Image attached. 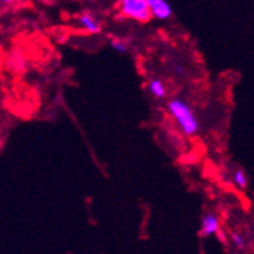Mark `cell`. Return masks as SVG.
<instances>
[{
	"label": "cell",
	"mask_w": 254,
	"mask_h": 254,
	"mask_svg": "<svg viewBox=\"0 0 254 254\" xmlns=\"http://www.w3.org/2000/svg\"><path fill=\"white\" fill-rule=\"evenodd\" d=\"M167 111L177 121L183 134L192 136L200 130V122H198L196 114L190 104L183 99H171L167 103Z\"/></svg>",
	"instance_id": "cell-1"
},
{
	"label": "cell",
	"mask_w": 254,
	"mask_h": 254,
	"mask_svg": "<svg viewBox=\"0 0 254 254\" xmlns=\"http://www.w3.org/2000/svg\"><path fill=\"white\" fill-rule=\"evenodd\" d=\"M121 14L126 18L148 22L151 20V12L147 0H122L120 5Z\"/></svg>",
	"instance_id": "cell-2"
},
{
	"label": "cell",
	"mask_w": 254,
	"mask_h": 254,
	"mask_svg": "<svg viewBox=\"0 0 254 254\" xmlns=\"http://www.w3.org/2000/svg\"><path fill=\"white\" fill-rule=\"evenodd\" d=\"M151 16L157 20H169L173 16V8L166 0H147Z\"/></svg>",
	"instance_id": "cell-3"
},
{
	"label": "cell",
	"mask_w": 254,
	"mask_h": 254,
	"mask_svg": "<svg viewBox=\"0 0 254 254\" xmlns=\"http://www.w3.org/2000/svg\"><path fill=\"white\" fill-rule=\"evenodd\" d=\"M77 26L80 29H83L90 34H99L101 31V24L100 21L97 20L96 17L92 16L88 12L79 14L77 17Z\"/></svg>",
	"instance_id": "cell-4"
},
{
	"label": "cell",
	"mask_w": 254,
	"mask_h": 254,
	"mask_svg": "<svg viewBox=\"0 0 254 254\" xmlns=\"http://www.w3.org/2000/svg\"><path fill=\"white\" fill-rule=\"evenodd\" d=\"M221 230V222L219 218L214 213H207L202 217L201 221V236H210V235L217 234L218 231Z\"/></svg>",
	"instance_id": "cell-5"
},
{
	"label": "cell",
	"mask_w": 254,
	"mask_h": 254,
	"mask_svg": "<svg viewBox=\"0 0 254 254\" xmlns=\"http://www.w3.org/2000/svg\"><path fill=\"white\" fill-rule=\"evenodd\" d=\"M8 69L13 73H22L26 69L27 63L25 55L21 51H13L7 60Z\"/></svg>",
	"instance_id": "cell-6"
},
{
	"label": "cell",
	"mask_w": 254,
	"mask_h": 254,
	"mask_svg": "<svg viewBox=\"0 0 254 254\" xmlns=\"http://www.w3.org/2000/svg\"><path fill=\"white\" fill-rule=\"evenodd\" d=\"M148 88H149L152 96H154L156 99H164L166 96V87L161 79H152L148 84Z\"/></svg>",
	"instance_id": "cell-7"
},
{
	"label": "cell",
	"mask_w": 254,
	"mask_h": 254,
	"mask_svg": "<svg viewBox=\"0 0 254 254\" xmlns=\"http://www.w3.org/2000/svg\"><path fill=\"white\" fill-rule=\"evenodd\" d=\"M232 181L234 183L238 186V188H240L241 190H245L248 188V184H249V179H248V175L245 174V171L243 169H236L232 174Z\"/></svg>",
	"instance_id": "cell-8"
},
{
	"label": "cell",
	"mask_w": 254,
	"mask_h": 254,
	"mask_svg": "<svg viewBox=\"0 0 254 254\" xmlns=\"http://www.w3.org/2000/svg\"><path fill=\"white\" fill-rule=\"evenodd\" d=\"M111 47L114 51H117L120 54H126L128 51V44H127L126 40L121 39V38H114L111 40Z\"/></svg>",
	"instance_id": "cell-9"
},
{
	"label": "cell",
	"mask_w": 254,
	"mask_h": 254,
	"mask_svg": "<svg viewBox=\"0 0 254 254\" xmlns=\"http://www.w3.org/2000/svg\"><path fill=\"white\" fill-rule=\"evenodd\" d=\"M231 241H232V244L238 248V249H240V251L245 249V245H247L245 238L241 234H239V232H231Z\"/></svg>",
	"instance_id": "cell-10"
},
{
	"label": "cell",
	"mask_w": 254,
	"mask_h": 254,
	"mask_svg": "<svg viewBox=\"0 0 254 254\" xmlns=\"http://www.w3.org/2000/svg\"><path fill=\"white\" fill-rule=\"evenodd\" d=\"M175 70L178 71V73H181V74H183L184 71H183V69H182V66L181 65H177V67H175Z\"/></svg>",
	"instance_id": "cell-11"
},
{
	"label": "cell",
	"mask_w": 254,
	"mask_h": 254,
	"mask_svg": "<svg viewBox=\"0 0 254 254\" xmlns=\"http://www.w3.org/2000/svg\"><path fill=\"white\" fill-rule=\"evenodd\" d=\"M0 148H1V140H0Z\"/></svg>",
	"instance_id": "cell-12"
}]
</instances>
